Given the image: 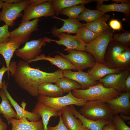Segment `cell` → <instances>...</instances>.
<instances>
[{
	"label": "cell",
	"instance_id": "1",
	"mask_svg": "<svg viewBox=\"0 0 130 130\" xmlns=\"http://www.w3.org/2000/svg\"><path fill=\"white\" fill-rule=\"evenodd\" d=\"M63 72L60 69L53 72H43L38 68L31 67L29 63L20 60L13 77L21 89L31 96L37 97L39 95L38 87L40 84L45 82L55 83L58 79L64 77Z\"/></svg>",
	"mask_w": 130,
	"mask_h": 130
},
{
	"label": "cell",
	"instance_id": "24",
	"mask_svg": "<svg viewBox=\"0 0 130 130\" xmlns=\"http://www.w3.org/2000/svg\"><path fill=\"white\" fill-rule=\"evenodd\" d=\"M21 45L10 38L7 41L0 44V54L4 59L6 67H10L13 55Z\"/></svg>",
	"mask_w": 130,
	"mask_h": 130
},
{
	"label": "cell",
	"instance_id": "41",
	"mask_svg": "<svg viewBox=\"0 0 130 130\" xmlns=\"http://www.w3.org/2000/svg\"><path fill=\"white\" fill-rule=\"evenodd\" d=\"M102 130H115L114 125L113 122L105 125L103 127Z\"/></svg>",
	"mask_w": 130,
	"mask_h": 130
},
{
	"label": "cell",
	"instance_id": "30",
	"mask_svg": "<svg viewBox=\"0 0 130 130\" xmlns=\"http://www.w3.org/2000/svg\"><path fill=\"white\" fill-rule=\"evenodd\" d=\"M55 84L61 89L64 93L81 88V85L76 81L65 77L58 79Z\"/></svg>",
	"mask_w": 130,
	"mask_h": 130
},
{
	"label": "cell",
	"instance_id": "12",
	"mask_svg": "<svg viewBox=\"0 0 130 130\" xmlns=\"http://www.w3.org/2000/svg\"><path fill=\"white\" fill-rule=\"evenodd\" d=\"M130 91L125 92L106 103L113 116L122 113L130 116Z\"/></svg>",
	"mask_w": 130,
	"mask_h": 130
},
{
	"label": "cell",
	"instance_id": "42",
	"mask_svg": "<svg viewBox=\"0 0 130 130\" xmlns=\"http://www.w3.org/2000/svg\"><path fill=\"white\" fill-rule=\"evenodd\" d=\"M49 0H29L30 5H38Z\"/></svg>",
	"mask_w": 130,
	"mask_h": 130
},
{
	"label": "cell",
	"instance_id": "32",
	"mask_svg": "<svg viewBox=\"0 0 130 130\" xmlns=\"http://www.w3.org/2000/svg\"><path fill=\"white\" fill-rule=\"evenodd\" d=\"M85 8L84 4L75 5L62 10L60 14L66 15L69 18L77 19L79 15Z\"/></svg>",
	"mask_w": 130,
	"mask_h": 130
},
{
	"label": "cell",
	"instance_id": "37",
	"mask_svg": "<svg viewBox=\"0 0 130 130\" xmlns=\"http://www.w3.org/2000/svg\"><path fill=\"white\" fill-rule=\"evenodd\" d=\"M8 26L5 24L0 27V44L7 41L10 36Z\"/></svg>",
	"mask_w": 130,
	"mask_h": 130
},
{
	"label": "cell",
	"instance_id": "5",
	"mask_svg": "<svg viewBox=\"0 0 130 130\" xmlns=\"http://www.w3.org/2000/svg\"><path fill=\"white\" fill-rule=\"evenodd\" d=\"M114 32L110 28L98 36L91 42L86 44V51L93 56L96 63H105V54L109 44L112 39Z\"/></svg>",
	"mask_w": 130,
	"mask_h": 130
},
{
	"label": "cell",
	"instance_id": "10",
	"mask_svg": "<svg viewBox=\"0 0 130 130\" xmlns=\"http://www.w3.org/2000/svg\"><path fill=\"white\" fill-rule=\"evenodd\" d=\"M24 12L21 23L43 17H52L55 14L52 0L38 5H29Z\"/></svg>",
	"mask_w": 130,
	"mask_h": 130
},
{
	"label": "cell",
	"instance_id": "39",
	"mask_svg": "<svg viewBox=\"0 0 130 130\" xmlns=\"http://www.w3.org/2000/svg\"><path fill=\"white\" fill-rule=\"evenodd\" d=\"M109 25L114 31L115 30L119 31L122 29V25L121 22L116 19H112L110 21Z\"/></svg>",
	"mask_w": 130,
	"mask_h": 130
},
{
	"label": "cell",
	"instance_id": "44",
	"mask_svg": "<svg viewBox=\"0 0 130 130\" xmlns=\"http://www.w3.org/2000/svg\"><path fill=\"white\" fill-rule=\"evenodd\" d=\"M119 115L120 118L124 121L130 120V116L126 115L122 113L119 114Z\"/></svg>",
	"mask_w": 130,
	"mask_h": 130
},
{
	"label": "cell",
	"instance_id": "27",
	"mask_svg": "<svg viewBox=\"0 0 130 130\" xmlns=\"http://www.w3.org/2000/svg\"><path fill=\"white\" fill-rule=\"evenodd\" d=\"M97 9L103 13L115 11L124 13L127 16H130V4L121 3H113L109 4H103L97 3Z\"/></svg>",
	"mask_w": 130,
	"mask_h": 130
},
{
	"label": "cell",
	"instance_id": "43",
	"mask_svg": "<svg viewBox=\"0 0 130 130\" xmlns=\"http://www.w3.org/2000/svg\"><path fill=\"white\" fill-rule=\"evenodd\" d=\"M7 124L0 117V130H7Z\"/></svg>",
	"mask_w": 130,
	"mask_h": 130
},
{
	"label": "cell",
	"instance_id": "4",
	"mask_svg": "<svg viewBox=\"0 0 130 130\" xmlns=\"http://www.w3.org/2000/svg\"><path fill=\"white\" fill-rule=\"evenodd\" d=\"M78 111L85 117L93 120L112 121L113 116L107 103L101 100L87 101Z\"/></svg>",
	"mask_w": 130,
	"mask_h": 130
},
{
	"label": "cell",
	"instance_id": "17",
	"mask_svg": "<svg viewBox=\"0 0 130 130\" xmlns=\"http://www.w3.org/2000/svg\"><path fill=\"white\" fill-rule=\"evenodd\" d=\"M10 124L12 126L11 130H44L42 120L30 121L24 117L19 119L12 118L9 121Z\"/></svg>",
	"mask_w": 130,
	"mask_h": 130
},
{
	"label": "cell",
	"instance_id": "16",
	"mask_svg": "<svg viewBox=\"0 0 130 130\" xmlns=\"http://www.w3.org/2000/svg\"><path fill=\"white\" fill-rule=\"evenodd\" d=\"M3 83L2 88L9 99L10 104L15 109L17 114L16 119H20L24 117L26 118L28 120L30 121H39L41 117L40 116L32 112L27 111L20 107L12 98L8 91L5 82L3 81Z\"/></svg>",
	"mask_w": 130,
	"mask_h": 130
},
{
	"label": "cell",
	"instance_id": "22",
	"mask_svg": "<svg viewBox=\"0 0 130 130\" xmlns=\"http://www.w3.org/2000/svg\"><path fill=\"white\" fill-rule=\"evenodd\" d=\"M122 71L119 68H110L104 63H96L92 68L88 70L87 72L91 78L97 82L107 75L118 73Z\"/></svg>",
	"mask_w": 130,
	"mask_h": 130
},
{
	"label": "cell",
	"instance_id": "40",
	"mask_svg": "<svg viewBox=\"0 0 130 130\" xmlns=\"http://www.w3.org/2000/svg\"><path fill=\"white\" fill-rule=\"evenodd\" d=\"M123 91H130V74L128 75L125 80L123 86Z\"/></svg>",
	"mask_w": 130,
	"mask_h": 130
},
{
	"label": "cell",
	"instance_id": "36",
	"mask_svg": "<svg viewBox=\"0 0 130 130\" xmlns=\"http://www.w3.org/2000/svg\"><path fill=\"white\" fill-rule=\"evenodd\" d=\"M10 63V67L8 68L5 67L3 65L2 67L0 69V89L3 87V83L2 79L3 76L5 73L6 71H10L11 73V76L13 77L16 65V63L15 62H12Z\"/></svg>",
	"mask_w": 130,
	"mask_h": 130
},
{
	"label": "cell",
	"instance_id": "34",
	"mask_svg": "<svg viewBox=\"0 0 130 130\" xmlns=\"http://www.w3.org/2000/svg\"><path fill=\"white\" fill-rule=\"evenodd\" d=\"M111 40L129 47L130 43V30H124L123 32L113 34Z\"/></svg>",
	"mask_w": 130,
	"mask_h": 130
},
{
	"label": "cell",
	"instance_id": "20",
	"mask_svg": "<svg viewBox=\"0 0 130 130\" xmlns=\"http://www.w3.org/2000/svg\"><path fill=\"white\" fill-rule=\"evenodd\" d=\"M32 112L39 114L41 117L44 130H47L48 122L51 117H56L59 116L58 112L56 110L39 101L36 103Z\"/></svg>",
	"mask_w": 130,
	"mask_h": 130
},
{
	"label": "cell",
	"instance_id": "23",
	"mask_svg": "<svg viewBox=\"0 0 130 130\" xmlns=\"http://www.w3.org/2000/svg\"><path fill=\"white\" fill-rule=\"evenodd\" d=\"M40 60H46L50 62L52 65H54L61 70L64 71L66 70H76L75 67L68 61L60 55H57L53 57L49 56H46L43 54H40L31 62Z\"/></svg>",
	"mask_w": 130,
	"mask_h": 130
},
{
	"label": "cell",
	"instance_id": "14",
	"mask_svg": "<svg viewBox=\"0 0 130 130\" xmlns=\"http://www.w3.org/2000/svg\"><path fill=\"white\" fill-rule=\"evenodd\" d=\"M59 40H55L49 39L50 42L53 41L58 45H63L66 48L65 51L69 49L86 51L85 47L86 44L85 43L75 35L61 33L57 37Z\"/></svg>",
	"mask_w": 130,
	"mask_h": 130
},
{
	"label": "cell",
	"instance_id": "9",
	"mask_svg": "<svg viewBox=\"0 0 130 130\" xmlns=\"http://www.w3.org/2000/svg\"><path fill=\"white\" fill-rule=\"evenodd\" d=\"M48 38L45 37L27 41L23 47L15 51V54L22 60L29 63L42 52V47L46 45V42L49 43Z\"/></svg>",
	"mask_w": 130,
	"mask_h": 130
},
{
	"label": "cell",
	"instance_id": "46",
	"mask_svg": "<svg viewBox=\"0 0 130 130\" xmlns=\"http://www.w3.org/2000/svg\"><path fill=\"white\" fill-rule=\"evenodd\" d=\"M111 1H114L115 3H124L130 4V1L127 0H112Z\"/></svg>",
	"mask_w": 130,
	"mask_h": 130
},
{
	"label": "cell",
	"instance_id": "6",
	"mask_svg": "<svg viewBox=\"0 0 130 130\" xmlns=\"http://www.w3.org/2000/svg\"><path fill=\"white\" fill-rule=\"evenodd\" d=\"M65 51L68 53L67 55H65L59 51L56 52L68 61L78 71H82L88 68H91L96 64L94 57L90 53L84 51L72 49Z\"/></svg>",
	"mask_w": 130,
	"mask_h": 130
},
{
	"label": "cell",
	"instance_id": "11",
	"mask_svg": "<svg viewBox=\"0 0 130 130\" xmlns=\"http://www.w3.org/2000/svg\"><path fill=\"white\" fill-rule=\"evenodd\" d=\"M38 19L21 23L19 26L10 32V38L20 43L23 44L28 41L32 33L38 29Z\"/></svg>",
	"mask_w": 130,
	"mask_h": 130
},
{
	"label": "cell",
	"instance_id": "13",
	"mask_svg": "<svg viewBox=\"0 0 130 130\" xmlns=\"http://www.w3.org/2000/svg\"><path fill=\"white\" fill-rule=\"evenodd\" d=\"M130 74V68L128 67L123 70L120 73L107 75L99 81L105 87L112 88L117 90L123 91L124 82Z\"/></svg>",
	"mask_w": 130,
	"mask_h": 130
},
{
	"label": "cell",
	"instance_id": "8",
	"mask_svg": "<svg viewBox=\"0 0 130 130\" xmlns=\"http://www.w3.org/2000/svg\"><path fill=\"white\" fill-rule=\"evenodd\" d=\"M30 4L29 0H22L13 4L3 2L0 12V22L3 21L8 26H13L14 21L18 18L22 16L23 14L21 12Z\"/></svg>",
	"mask_w": 130,
	"mask_h": 130
},
{
	"label": "cell",
	"instance_id": "33",
	"mask_svg": "<svg viewBox=\"0 0 130 130\" xmlns=\"http://www.w3.org/2000/svg\"><path fill=\"white\" fill-rule=\"evenodd\" d=\"M75 36L86 44L94 40L98 36L93 32L84 26L79 27Z\"/></svg>",
	"mask_w": 130,
	"mask_h": 130
},
{
	"label": "cell",
	"instance_id": "21",
	"mask_svg": "<svg viewBox=\"0 0 130 130\" xmlns=\"http://www.w3.org/2000/svg\"><path fill=\"white\" fill-rule=\"evenodd\" d=\"M63 124L68 130H79L82 126L80 119L75 117L70 106L62 108L60 111Z\"/></svg>",
	"mask_w": 130,
	"mask_h": 130
},
{
	"label": "cell",
	"instance_id": "45",
	"mask_svg": "<svg viewBox=\"0 0 130 130\" xmlns=\"http://www.w3.org/2000/svg\"><path fill=\"white\" fill-rule=\"evenodd\" d=\"M22 0H2L4 2L10 4H13L19 2Z\"/></svg>",
	"mask_w": 130,
	"mask_h": 130
},
{
	"label": "cell",
	"instance_id": "15",
	"mask_svg": "<svg viewBox=\"0 0 130 130\" xmlns=\"http://www.w3.org/2000/svg\"><path fill=\"white\" fill-rule=\"evenodd\" d=\"M63 75L64 77L74 80L79 84L81 86V90L87 89L98 83L91 78L88 72L82 71L73 72L70 70H66L63 71Z\"/></svg>",
	"mask_w": 130,
	"mask_h": 130
},
{
	"label": "cell",
	"instance_id": "18",
	"mask_svg": "<svg viewBox=\"0 0 130 130\" xmlns=\"http://www.w3.org/2000/svg\"><path fill=\"white\" fill-rule=\"evenodd\" d=\"M53 18L57 19L63 21L64 24L63 26L59 28H53L50 33L55 37L60 33H67V34L76 33L80 27L83 26V24L81 23L77 19H67L61 18L55 15L52 17Z\"/></svg>",
	"mask_w": 130,
	"mask_h": 130
},
{
	"label": "cell",
	"instance_id": "35",
	"mask_svg": "<svg viewBox=\"0 0 130 130\" xmlns=\"http://www.w3.org/2000/svg\"><path fill=\"white\" fill-rule=\"evenodd\" d=\"M111 120L114 124L115 130H130V127L126 124L119 114L114 115Z\"/></svg>",
	"mask_w": 130,
	"mask_h": 130
},
{
	"label": "cell",
	"instance_id": "19",
	"mask_svg": "<svg viewBox=\"0 0 130 130\" xmlns=\"http://www.w3.org/2000/svg\"><path fill=\"white\" fill-rule=\"evenodd\" d=\"M70 107L74 117L80 120L83 126L90 130H102L104 126L112 122L103 119L93 120L88 119L79 113L73 105H71Z\"/></svg>",
	"mask_w": 130,
	"mask_h": 130
},
{
	"label": "cell",
	"instance_id": "47",
	"mask_svg": "<svg viewBox=\"0 0 130 130\" xmlns=\"http://www.w3.org/2000/svg\"><path fill=\"white\" fill-rule=\"evenodd\" d=\"M79 130H90L89 129H88V128L84 127H83V126Z\"/></svg>",
	"mask_w": 130,
	"mask_h": 130
},
{
	"label": "cell",
	"instance_id": "31",
	"mask_svg": "<svg viewBox=\"0 0 130 130\" xmlns=\"http://www.w3.org/2000/svg\"><path fill=\"white\" fill-rule=\"evenodd\" d=\"M104 13L98 9L92 10L86 8L79 15L77 19L79 21L83 20L89 23L98 19Z\"/></svg>",
	"mask_w": 130,
	"mask_h": 130
},
{
	"label": "cell",
	"instance_id": "38",
	"mask_svg": "<svg viewBox=\"0 0 130 130\" xmlns=\"http://www.w3.org/2000/svg\"><path fill=\"white\" fill-rule=\"evenodd\" d=\"M58 113L59 120L58 124L54 127L48 125L47 130H68L63 123L61 114Z\"/></svg>",
	"mask_w": 130,
	"mask_h": 130
},
{
	"label": "cell",
	"instance_id": "7",
	"mask_svg": "<svg viewBox=\"0 0 130 130\" xmlns=\"http://www.w3.org/2000/svg\"><path fill=\"white\" fill-rule=\"evenodd\" d=\"M38 101L59 112L63 107L67 106L76 105L82 106L86 102L77 98L70 91L65 95L56 97H50L39 95L37 97Z\"/></svg>",
	"mask_w": 130,
	"mask_h": 130
},
{
	"label": "cell",
	"instance_id": "3",
	"mask_svg": "<svg viewBox=\"0 0 130 130\" xmlns=\"http://www.w3.org/2000/svg\"><path fill=\"white\" fill-rule=\"evenodd\" d=\"M129 48V46L111 40L105 54V64L110 68H119L122 70L128 68L130 60L123 52Z\"/></svg>",
	"mask_w": 130,
	"mask_h": 130
},
{
	"label": "cell",
	"instance_id": "48",
	"mask_svg": "<svg viewBox=\"0 0 130 130\" xmlns=\"http://www.w3.org/2000/svg\"><path fill=\"white\" fill-rule=\"evenodd\" d=\"M3 3L2 0H0V9L2 8Z\"/></svg>",
	"mask_w": 130,
	"mask_h": 130
},
{
	"label": "cell",
	"instance_id": "26",
	"mask_svg": "<svg viewBox=\"0 0 130 130\" xmlns=\"http://www.w3.org/2000/svg\"><path fill=\"white\" fill-rule=\"evenodd\" d=\"M38 91L39 95L52 98L62 96L64 94L58 86L49 82H45L40 84L38 87Z\"/></svg>",
	"mask_w": 130,
	"mask_h": 130
},
{
	"label": "cell",
	"instance_id": "29",
	"mask_svg": "<svg viewBox=\"0 0 130 130\" xmlns=\"http://www.w3.org/2000/svg\"><path fill=\"white\" fill-rule=\"evenodd\" d=\"M55 14L58 15L61 11L74 5L88 4L94 1L92 0H52Z\"/></svg>",
	"mask_w": 130,
	"mask_h": 130
},
{
	"label": "cell",
	"instance_id": "2",
	"mask_svg": "<svg viewBox=\"0 0 130 130\" xmlns=\"http://www.w3.org/2000/svg\"><path fill=\"white\" fill-rule=\"evenodd\" d=\"M72 93L76 98L86 101L101 100L107 102L120 95L122 92L112 88L105 87L102 84L98 83L88 88L72 90Z\"/></svg>",
	"mask_w": 130,
	"mask_h": 130
},
{
	"label": "cell",
	"instance_id": "28",
	"mask_svg": "<svg viewBox=\"0 0 130 130\" xmlns=\"http://www.w3.org/2000/svg\"><path fill=\"white\" fill-rule=\"evenodd\" d=\"M0 97L1 101L0 104V113L7 120L9 124V120L12 118L16 119L17 114L10 103L9 101L2 88L0 90Z\"/></svg>",
	"mask_w": 130,
	"mask_h": 130
},
{
	"label": "cell",
	"instance_id": "25",
	"mask_svg": "<svg viewBox=\"0 0 130 130\" xmlns=\"http://www.w3.org/2000/svg\"><path fill=\"white\" fill-rule=\"evenodd\" d=\"M110 17V14L105 13L101 17L93 21L83 24V26L98 36L110 29L106 23Z\"/></svg>",
	"mask_w": 130,
	"mask_h": 130
},
{
	"label": "cell",
	"instance_id": "49",
	"mask_svg": "<svg viewBox=\"0 0 130 130\" xmlns=\"http://www.w3.org/2000/svg\"></svg>",
	"mask_w": 130,
	"mask_h": 130
}]
</instances>
